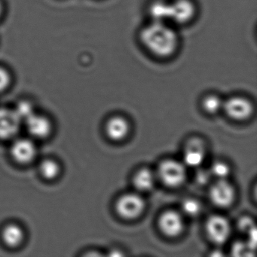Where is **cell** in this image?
Returning <instances> with one entry per match:
<instances>
[{"label":"cell","mask_w":257,"mask_h":257,"mask_svg":"<svg viewBox=\"0 0 257 257\" xmlns=\"http://www.w3.org/2000/svg\"><path fill=\"white\" fill-rule=\"evenodd\" d=\"M23 230L19 225L10 224L3 230L2 238L4 243L10 247H16L22 243L24 240Z\"/></svg>","instance_id":"15"},{"label":"cell","mask_w":257,"mask_h":257,"mask_svg":"<svg viewBox=\"0 0 257 257\" xmlns=\"http://www.w3.org/2000/svg\"><path fill=\"white\" fill-rule=\"evenodd\" d=\"M40 173L45 178L53 180L58 177L60 173V165L52 159H46L42 162L40 167Z\"/></svg>","instance_id":"17"},{"label":"cell","mask_w":257,"mask_h":257,"mask_svg":"<svg viewBox=\"0 0 257 257\" xmlns=\"http://www.w3.org/2000/svg\"><path fill=\"white\" fill-rule=\"evenodd\" d=\"M154 175L148 169H142L138 171L134 177V186L138 190L147 192L154 186Z\"/></svg>","instance_id":"16"},{"label":"cell","mask_w":257,"mask_h":257,"mask_svg":"<svg viewBox=\"0 0 257 257\" xmlns=\"http://www.w3.org/2000/svg\"><path fill=\"white\" fill-rule=\"evenodd\" d=\"M12 156L16 162L21 164L31 162L37 153L35 144L28 139H19L12 146Z\"/></svg>","instance_id":"10"},{"label":"cell","mask_w":257,"mask_h":257,"mask_svg":"<svg viewBox=\"0 0 257 257\" xmlns=\"http://www.w3.org/2000/svg\"><path fill=\"white\" fill-rule=\"evenodd\" d=\"M245 251L244 244L241 243H237L234 244V247H233V252H234V255H241L242 252Z\"/></svg>","instance_id":"24"},{"label":"cell","mask_w":257,"mask_h":257,"mask_svg":"<svg viewBox=\"0 0 257 257\" xmlns=\"http://www.w3.org/2000/svg\"><path fill=\"white\" fill-rule=\"evenodd\" d=\"M228 116L236 120L246 119L252 114L250 102L243 97H234L228 99L222 106Z\"/></svg>","instance_id":"7"},{"label":"cell","mask_w":257,"mask_h":257,"mask_svg":"<svg viewBox=\"0 0 257 257\" xmlns=\"http://www.w3.org/2000/svg\"><path fill=\"white\" fill-rule=\"evenodd\" d=\"M161 231L169 237H175L183 229V221L181 216L175 211H166L161 216L159 221Z\"/></svg>","instance_id":"9"},{"label":"cell","mask_w":257,"mask_h":257,"mask_svg":"<svg viewBox=\"0 0 257 257\" xmlns=\"http://www.w3.org/2000/svg\"><path fill=\"white\" fill-rule=\"evenodd\" d=\"M140 41L151 55L168 58L177 52L180 43L178 34L171 24L150 22L139 34Z\"/></svg>","instance_id":"1"},{"label":"cell","mask_w":257,"mask_h":257,"mask_svg":"<svg viewBox=\"0 0 257 257\" xmlns=\"http://www.w3.org/2000/svg\"><path fill=\"white\" fill-rule=\"evenodd\" d=\"M129 132L128 122L121 117H114L106 124V133L113 141L124 139Z\"/></svg>","instance_id":"13"},{"label":"cell","mask_w":257,"mask_h":257,"mask_svg":"<svg viewBox=\"0 0 257 257\" xmlns=\"http://www.w3.org/2000/svg\"><path fill=\"white\" fill-rule=\"evenodd\" d=\"M211 174L219 180H225L230 174V168L223 162H216L211 168Z\"/></svg>","instance_id":"20"},{"label":"cell","mask_w":257,"mask_h":257,"mask_svg":"<svg viewBox=\"0 0 257 257\" xmlns=\"http://www.w3.org/2000/svg\"><path fill=\"white\" fill-rule=\"evenodd\" d=\"M203 106L208 113L214 114L220 110L221 108L223 106V103L217 96L210 95L204 99Z\"/></svg>","instance_id":"18"},{"label":"cell","mask_w":257,"mask_h":257,"mask_svg":"<svg viewBox=\"0 0 257 257\" xmlns=\"http://www.w3.org/2000/svg\"><path fill=\"white\" fill-rule=\"evenodd\" d=\"M159 175L166 186H180L186 179V169L180 162L172 159L164 161L159 167Z\"/></svg>","instance_id":"3"},{"label":"cell","mask_w":257,"mask_h":257,"mask_svg":"<svg viewBox=\"0 0 257 257\" xmlns=\"http://www.w3.org/2000/svg\"><path fill=\"white\" fill-rule=\"evenodd\" d=\"M27 128L32 136L37 138H44L49 136L52 131V124L46 117L33 114L25 121Z\"/></svg>","instance_id":"11"},{"label":"cell","mask_w":257,"mask_h":257,"mask_svg":"<svg viewBox=\"0 0 257 257\" xmlns=\"http://www.w3.org/2000/svg\"><path fill=\"white\" fill-rule=\"evenodd\" d=\"M240 228L243 231H250L251 230L255 228L253 224H252V220L249 219V218H244L240 221Z\"/></svg>","instance_id":"23"},{"label":"cell","mask_w":257,"mask_h":257,"mask_svg":"<svg viewBox=\"0 0 257 257\" xmlns=\"http://www.w3.org/2000/svg\"><path fill=\"white\" fill-rule=\"evenodd\" d=\"M3 13H4V5L0 0V18L2 17Z\"/></svg>","instance_id":"26"},{"label":"cell","mask_w":257,"mask_h":257,"mask_svg":"<svg viewBox=\"0 0 257 257\" xmlns=\"http://www.w3.org/2000/svg\"><path fill=\"white\" fill-rule=\"evenodd\" d=\"M210 195L213 204L219 207H226L234 201V189L226 179L219 180L210 189Z\"/></svg>","instance_id":"6"},{"label":"cell","mask_w":257,"mask_h":257,"mask_svg":"<svg viewBox=\"0 0 257 257\" xmlns=\"http://www.w3.org/2000/svg\"><path fill=\"white\" fill-rule=\"evenodd\" d=\"M144 208V201L137 194H127L119 198L116 204L117 212L121 217L135 219L140 216Z\"/></svg>","instance_id":"5"},{"label":"cell","mask_w":257,"mask_h":257,"mask_svg":"<svg viewBox=\"0 0 257 257\" xmlns=\"http://www.w3.org/2000/svg\"><path fill=\"white\" fill-rule=\"evenodd\" d=\"M197 179L201 183H205L208 180V172L207 171H201L198 174Z\"/></svg>","instance_id":"25"},{"label":"cell","mask_w":257,"mask_h":257,"mask_svg":"<svg viewBox=\"0 0 257 257\" xmlns=\"http://www.w3.org/2000/svg\"><path fill=\"white\" fill-rule=\"evenodd\" d=\"M209 238L216 244L222 245L229 238L231 225L228 219L219 215L210 216L206 224Z\"/></svg>","instance_id":"4"},{"label":"cell","mask_w":257,"mask_h":257,"mask_svg":"<svg viewBox=\"0 0 257 257\" xmlns=\"http://www.w3.org/2000/svg\"><path fill=\"white\" fill-rule=\"evenodd\" d=\"M197 8L192 0L169 1V23L186 25L193 20Z\"/></svg>","instance_id":"2"},{"label":"cell","mask_w":257,"mask_h":257,"mask_svg":"<svg viewBox=\"0 0 257 257\" xmlns=\"http://www.w3.org/2000/svg\"><path fill=\"white\" fill-rule=\"evenodd\" d=\"M182 209L188 216H195L201 211V205L195 200L187 199L183 203Z\"/></svg>","instance_id":"21"},{"label":"cell","mask_w":257,"mask_h":257,"mask_svg":"<svg viewBox=\"0 0 257 257\" xmlns=\"http://www.w3.org/2000/svg\"><path fill=\"white\" fill-rule=\"evenodd\" d=\"M22 121L14 110L0 109V138L10 139L16 136Z\"/></svg>","instance_id":"8"},{"label":"cell","mask_w":257,"mask_h":257,"mask_svg":"<svg viewBox=\"0 0 257 257\" xmlns=\"http://www.w3.org/2000/svg\"><path fill=\"white\" fill-rule=\"evenodd\" d=\"M14 111L22 122L26 121L33 114H34V108L31 106V103L26 101L21 102L17 105Z\"/></svg>","instance_id":"19"},{"label":"cell","mask_w":257,"mask_h":257,"mask_svg":"<svg viewBox=\"0 0 257 257\" xmlns=\"http://www.w3.org/2000/svg\"><path fill=\"white\" fill-rule=\"evenodd\" d=\"M204 147L201 141L198 139L192 140L188 144L184 155V162L188 166L192 168L199 167L204 161Z\"/></svg>","instance_id":"12"},{"label":"cell","mask_w":257,"mask_h":257,"mask_svg":"<svg viewBox=\"0 0 257 257\" xmlns=\"http://www.w3.org/2000/svg\"><path fill=\"white\" fill-rule=\"evenodd\" d=\"M149 15L152 22L169 23V1L154 0L149 7Z\"/></svg>","instance_id":"14"},{"label":"cell","mask_w":257,"mask_h":257,"mask_svg":"<svg viewBox=\"0 0 257 257\" xmlns=\"http://www.w3.org/2000/svg\"><path fill=\"white\" fill-rule=\"evenodd\" d=\"M12 82L11 74L7 69L0 67V93L7 90Z\"/></svg>","instance_id":"22"}]
</instances>
